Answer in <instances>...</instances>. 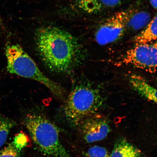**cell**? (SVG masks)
Returning <instances> with one entry per match:
<instances>
[{
  "instance_id": "obj_14",
  "label": "cell",
  "mask_w": 157,
  "mask_h": 157,
  "mask_svg": "<svg viewBox=\"0 0 157 157\" xmlns=\"http://www.w3.org/2000/svg\"><path fill=\"white\" fill-rule=\"evenodd\" d=\"M19 150L10 143L0 151V157H20Z\"/></svg>"
},
{
  "instance_id": "obj_15",
  "label": "cell",
  "mask_w": 157,
  "mask_h": 157,
  "mask_svg": "<svg viewBox=\"0 0 157 157\" xmlns=\"http://www.w3.org/2000/svg\"><path fill=\"white\" fill-rule=\"evenodd\" d=\"M28 139L27 137L23 133H19L16 136L13 143L16 148L18 150L26 146Z\"/></svg>"
},
{
  "instance_id": "obj_11",
  "label": "cell",
  "mask_w": 157,
  "mask_h": 157,
  "mask_svg": "<svg viewBox=\"0 0 157 157\" xmlns=\"http://www.w3.org/2000/svg\"><path fill=\"white\" fill-rule=\"evenodd\" d=\"M157 15L155 16L142 32L134 37V42L136 44H146L156 41L157 30Z\"/></svg>"
},
{
  "instance_id": "obj_4",
  "label": "cell",
  "mask_w": 157,
  "mask_h": 157,
  "mask_svg": "<svg viewBox=\"0 0 157 157\" xmlns=\"http://www.w3.org/2000/svg\"><path fill=\"white\" fill-rule=\"evenodd\" d=\"M26 128L43 154L52 157H71L61 142L56 125L42 116L29 114L25 117Z\"/></svg>"
},
{
  "instance_id": "obj_1",
  "label": "cell",
  "mask_w": 157,
  "mask_h": 157,
  "mask_svg": "<svg viewBox=\"0 0 157 157\" xmlns=\"http://www.w3.org/2000/svg\"><path fill=\"white\" fill-rule=\"evenodd\" d=\"M39 56L50 71L70 73L82 61L83 52L77 38L68 31L54 26L40 27L35 33Z\"/></svg>"
},
{
  "instance_id": "obj_8",
  "label": "cell",
  "mask_w": 157,
  "mask_h": 157,
  "mask_svg": "<svg viewBox=\"0 0 157 157\" xmlns=\"http://www.w3.org/2000/svg\"><path fill=\"white\" fill-rule=\"evenodd\" d=\"M131 86L140 95L154 103L157 102V90L142 76L132 74L129 78Z\"/></svg>"
},
{
  "instance_id": "obj_17",
  "label": "cell",
  "mask_w": 157,
  "mask_h": 157,
  "mask_svg": "<svg viewBox=\"0 0 157 157\" xmlns=\"http://www.w3.org/2000/svg\"><path fill=\"white\" fill-rule=\"evenodd\" d=\"M157 0H149L151 5L152 7L155 9H157Z\"/></svg>"
},
{
  "instance_id": "obj_10",
  "label": "cell",
  "mask_w": 157,
  "mask_h": 157,
  "mask_svg": "<svg viewBox=\"0 0 157 157\" xmlns=\"http://www.w3.org/2000/svg\"><path fill=\"white\" fill-rule=\"evenodd\" d=\"M151 20V15L148 12L130 10H129L126 29L128 28L131 30H139L146 27L150 22Z\"/></svg>"
},
{
  "instance_id": "obj_16",
  "label": "cell",
  "mask_w": 157,
  "mask_h": 157,
  "mask_svg": "<svg viewBox=\"0 0 157 157\" xmlns=\"http://www.w3.org/2000/svg\"><path fill=\"white\" fill-rule=\"evenodd\" d=\"M100 3L105 6L114 7L121 4V0H98Z\"/></svg>"
},
{
  "instance_id": "obj_2",
  "label": "cell",
  "mask_w": 157,
  "mask_h": 157,
  "mask_svg": "<svg viewBox=\"0 0 157 157\" xmlns=\"http://www.w3.org/2000/svg\"><path fill=\"white\" fill-rule=\"evenodd\" d=\"M7 69L9 73L29 78L43 84L58 99L65 95L64 88L47 77L34 60L18 44L8 45L5 48Z\"/></svg>"
},
{
  "instance_id": "obj_7",
  "label": "cell",
  "mask_w": 157,
  "mask_h": 157,
  "mask_svg": "<svg viewBox=\"0 0 157 157\" xmlns=\"http://www.w3.org/2000/svg\"><path fill=\"white\" fill-rule=\"evenodd\" d=\"M82 123L84 139L88 143L103 140L110 131L109 123L103 117H89Z\"/></svg>"
},
{
  "instance_id": "obj_3",
  "label": "cell",
  "mask_w": 157,
  "mask_h": 157,
  "mask_svg": "<svg viewBox=\"0 0 157 157\" xmlns=\"http://www.w3.org/2000/svg\"><path fill=\"white\" fill-rule=\"evenodd\" d=\"M103 99L99 90L80 82L72 88L67 100L64 113L73 125L81 123L101 108Z\"/></svg>"
},
{
  "instance_id": "obj_12",
  "label": "cell",
  "mask_w": 157,
  "mask_h": 157,
  "mask_svg": "<svg viewBox=\"0 0 157 157\" xmlns=\"http://www.w3.org/2000/svg\"><path fill=\"white\" fill-rule=\"evenodd\" d=\"M16 124L14 121L0 113V148L5 144L10 131Z\"/></svg>"
},
{
  "instance_id": "obj_13",
  "label": "cell",
  "mask_w": 157,
  "mask_h": 157,
  "mask_svg": "<svg viewBox=\"0 0 157 157\" xmlns=\"http://www.w3.org/2000/svg\"><path fill=\"white\" fill-rule=\"evenodd\" d=\"M86 157H111V154L102 147L95 146L90 147L86 153Z\"/></svg>"
},
{
  "instance_id": "obj_9",
  "label": "cell",
  "mask_w": 157,
  "mask_h": 157,
  "mask_svg": "<svg viewBox=\"0 0 157 157\" xmlns=\"http://www.w3.org/2000/svg\"><path fill=\"white\" fill-rule=\"evenodd\" d=\"M111 157H144L136 147L125 139L118 140L114 146Z\"/></svg>"
},
{
  "instance_id": "obj_5",
  "label": "cell",
  "mask_w": 157,
  "mask_h": 157,
  "mask_svg": "<svg viewBox=\"0 0 157 157\" xmlns=\"http://www.w3.org/2000/svg\"><path fill=\"white\" fill-rule=\"evenodd\" d=\"M157 43L136 44L119 59L117 64L130 65L151 73H155Z\"/></svg>"
},
{
  "instance_id": "obj_6",
  "label": "cell",
  "mask_w": 157,
  "mask_h": 157,
  "mask_svg": "<svg viewBox=\"0 0 157 157\" xmlns=\"http://www.w3.org/2000/svg\"><path fill=\"white\" fill-rule=\"evenodd\" d=\"M129 10L119 12L108 18L96 31L95 39L101 46L114 42L122 37L126 29Z\"/></svg>"
}]
</instances>
